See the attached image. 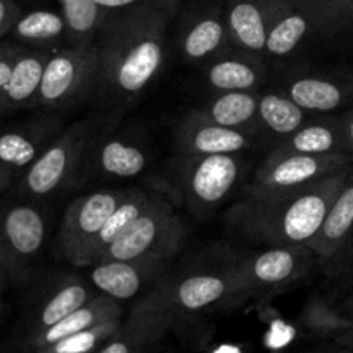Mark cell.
Returning a JSON list of instances; mask_svg holds the SVG:
<instances>
[{"label":"cell","instance_id":"obj_1","mask_svg":"<svg viewBox=\"0 0 353 353\" xmlns=\"http://www.w3.org/2000/svg\"><path fill=\"white\" fill-rule=\"evenodd\" d=\"M350 168L298 191L243 196L227 212V227L236 236L260 246L308 248L341 191Z\"/></svg>","mask_w":353,"mask_h":353},{"label":"cell","instance_id":"obj_2","mask_svg":"<svg viewBox=\"0 0 353 353\" xmlns=\"http://www.w3.org/2000/svg\"><path fill=\"white\" fill-rule=\"evenodd\" d=\"M170 16L127 14L108 18L97 40L99 88L106 104L121 108L149 88L165 63V33Z\"/></svg>","mask_w":353,"mask_h":353},{"label":"cell","instance_id":"obj_3","mask_svg":"<svg viewBox=\"0 0 353 353\" xmlns=\"http://www.w3.org/2000/svg\"><path fill=\"white\" fill-rule=\"evenodd\" d=\"M234 261L236 254L230 251L196 258L179 272L166 274L139 303L168 315L173 322L181 315L201 314L220 303H230Z\"/></svg>","mask_w":353,"mask_h":353},{"label":"cell","instance_id":"obj_4","mask_svg":"<svg viewBox=\"0 0 353 353\" xmlns=\"http://www.w3.org/2000/svg\"><path fill=\"white\" fill-rule=\"evenodd\" d=\"M113 123L111 117H90L64 128L63 134L16 179L9 196L26 201H43L68 188H74L81 165L104 127Z\"/></svg>","mask_w":353,"mask_h":353},{"label":"cell","instance_id":"obj_5","mask_svg":"<svg viewBox=\"0 0 353 353\" xmlns=\"http://www.w3.org/2000/svg\"><path fill=\"white\" fill-rule=\"evenodd\" d=\"M246 173L239 154L176 156L166 172V189L199 219L219 210Z\"/></svg>","mask_w":353,"mask_h":353},{"label":"cell","instance_id":"obj_6","mask_svg":"<svg viewBox=\"0 0 353 353\" xmlns=\"http://www.w3.org/2000/svg\"><path fill=\"white\" fill-rule=\"evenodd\" d=\"M47 215L35 201L0 199V265L12 288H28L39 274L47 243Z\"/></svg>","mask_w":353,"mask_h":353},{"label":"cell","instance_id":"obj_7","mask_svg":"<svg viewBox=\"0 0 353 353\" xmlns=\"http://www.w3.org/2000/svg\"><path fill=\"white\" fill-rule=\"evenodd\" d=\"M315 263L307 246H265L253 253L236 254L230 303L274 296L307 276Z\"/></svg>","mask_w":353,"mask_h":353},{"label":"cell","instance_id":"obj_8","mask_svg":"<svg viewBox=\"0 0 353 353\" xmlns=\"http://www.w3.org/2000/svg\"><path fill=\"white\" fill-rule=\"evenodd\" d=\"M99 70L96 46H64L52 50L43 68L37 108L57 113L97 96Z\"/></svg>","mask_w":353,"mask_h":353},{"label":"cell","instance_id":"obj_9","mask_svg":"<svg viewBox=\"0 0 353 353\" xmlns=\"http://www.w3.org/2000/svg\"><path fill=\"white\" fill-rule=\"evenodd\" d=\"M185 223L176 215L168 199L152 194L148 208L111 244L99 261L163 260L170 261L182 248ZM97 261V263H99Z\"/></svg>","mask_w":353,"mask_h":353},{"label":"cell","instance_id":"obj_10","mask_svg":"<svg viewBox=\"0 0 353 353\" xmlns=\"http://www.w3.org/2000/svg\"><path fill=\"white\" fill-rule=\"evenodd\" d=\"M352 154H279L269 152L254 172L244 196H274L308 188L350 168Z\"/></svg>","mask_w":353,"mask_h":353},{"label":"cell","instance_id":"obj_11","mask_svg":"<svg viewBox=\"0 0 353 353\" xmlns=\"http://www.w3.org/2000/svg\"><path fill=\"white\" fill-rule=\"evenodd\" d=\"M30 288L23 310L26 339L63 321L99 293L81 277L70 274H56L39 283L33 281Z\"/></svg>","mask_w":353,"mask_h":353},{"label":"cell","instance_id":"obj_12","mask_svg":"<svg viewBox=\"0 0 353 353\" xmlns=\"http://www.w3.org/2000/svg\"><path fill=\"white\" fill-rule=\"evenodd\" d=\"M127 191L128 189H103L74 199L68 206L52 243L54 256L71 263L78 251L99 232Z\"/></svg>","mask_w":353,"mask_h":353},{"label":"cell","instance_id":"obj_13","mask_svg":"<svg viewBox=\"0 0 353 353\" xmlns=\"http://www.w3.org/2000/svg\"><path fill=\"white\" fill-rule=\"evenodd\" d=\"M301 110L315 114H331L353 106V68L336 70H294L281 83Z\"/></svg>","mask_w":353,"mask_h":353},{"label":"cell","instance_id":"obj_14","mask_svg":"<svg viewBox=\"0 0 353 353\" xmlns=\"http://www.w3.org/2000/svg\"><path fill=\"white\" fill-rule=\"evenodd\" d=\"M110 127H104L88 148L77 185L92 179H132L148 168L144 144L128 135H113Z\"/></svg>","mask_w":353,"mask_h":353},{"label":"cell","instance_id":"obj_15","mask_svg":"<svg viewBox=\"0 0 353 353\" xmlns=\"http://www.w3.org/2000/svg\"><path fill=\"white\" fill-rule=\"evenodd\" d=\"M308 248L315 261L327 272L345 269L353 261V165L321 230Z\"/></svg>","mask_w":353,"mask_h":353},{"label":"cell","instance_id":"obj_16","mask_svg":"<svg viewBox=\"0 0 353 353\" xmlns=\"http://www.w3.org/2000/svg\"><path fill=\"white\" fill-rule=\"evenodd\" d=\"M168 274V261L163 260H117L92 265L90 283L99 293L117 301H127L158 286Z\"/></svg>","mask_w":353,"mask_h":353},{"label":"cell","instance_id":"obj_17","mask_svg":"<svg viewBox=\"0 0 353 353\" xmlns=\"http://www.w3.org/2000/svg\"><path fill=\"white\" fill-rule=\"evenodd\" d=\"M63 121L56 113L42 111L37 117L0 130V163L16 173L25 172L61 134Z\"/></svg>","mask_w":353,"mask_h":353},{"label":"cell","instance_id":"obj_18","mask_svg":"<svg viewBox=\"0 0 353 353\" xmlns=\"http://www.w3.org/2000/svg\"><path fill=\"white\" fill-rule=\"evenodd\" d=\"M176 156H212L239 154L251 149L256 139L244 132L220 127L206 118L199 117L194 110L188 111L175 128Z\"/></svg>","mask_w":353,"mask_h":353},{"label":"cell","instance_id":"obj_19","mask_svg":"<svg viewBox=\"0 0 353 353\" xmlns=\"http://www.w3.org/2000/svg\"><path fill=\"white\" fill-rule=\"evenodd\" d=\"M308 37L317 39V14L307 0H270L265 56H293Z\"/></svg>","mask_w":353,"mask_h":353},{"label":"cell","instance_id":"obj_20","mask_svg":"<svg viewBox=\"0 0 353 353\" xmlns=\"http://www.w3.org/2000/svg\"><path fill=\"white\" fill-rule=\"evenodd\" d=\"M50 52L23 47L8 83L0 88V120L37 108L40 81Z\"/></svg>","mask_w":353,"mask_h":353},{"label":"cell","instance_id":"obj_21","mask_svg":"<svg viewBox=\"0 0 353 353\" xmlns=\"http://www.w3.org/2000/svg\"><path fill=\"white\" fill-rule=\"evenodd\" d=\"M206 85L215 94L253 92L265 78L263 59L239 49H225L205 64Z\"/></svg>","mask_w":353,"mask_h":353},{"label":"cell","instance_id":"obj_22","mask_svg":"<svg viewBox=\"0 0 353 353\" xmlns=\"http://www.w3.org/2000/svg\"><path fill=\"white\" fill-rule=\"evenodd\" d=\"M270 0H225L223 18L230 47L263 59Z\"/></svg>","mask_w":353,"mask_h":353},{"label":"cell","instance_id":"obj_23","mask_svg":"<svg viewBox=\"0 0 353 353\" xmlns=\"http://www.w3.org/2000/svg\"><path fill=\"white\" fill-rule=\"evenodd\" d=\"M151 199L152 194L142 191V189H128L125 198L114 208V212L108 216L99 232L78 251V254L70 265H73V267H92V265H96L104 254V251L111 244L117 243L127 232L128 227L141 216V213L148 208Z\"/></svg>","mask_w":353,"mask_h":353},{"label":"cell","instance_id":"obj_24","mask_svg":"<svg viewBox=\"0 0 353 353\" xmlns=\"http://www.w3.org/2000/svg\"><path fill=\"white\" fill-rule=\"evenodd\" d=\"M270 152L279 154H346L341 114L308 118L294 134L281 141Z\"/></svg>","mask_w":353,"mask_h":353},{"label":"cell","instance_id":"obj_25","mask_svg":"<svg viewBox=\"0 0 353 353\" xmlns=\"http://www.w3.org/2000/svg\"><path fill=\"white\" fill-rule=\"evenodd\" d=\"M121 315H123V308H121L120 301L113 300V298L106 296L103 293H97L83 307L71 312L68 317H64L57 324L50 325L46 331L26 339V343L33 350L46 348V346L52 345V343L61 341V339L68 338L71 334H77L80 331H85V329L96 327V325L106 324V322L111 321H120Z\"/></svg>","mask_w":353,"mask_h":353},{"label":"cell","instance_id":"obj_26","mask_svg":"<svg viewBox=\"0 0 353 353\" xmlns=\"http://www.w3.org/2000/svg\"><path fill=\"white\" fill-rule=\"evenodd\" d=\"M172 324L168 315L137 303L130 317L118 325L97 353H141L144 346L154 343Z\"/></svg>","mask_w":353,"mask_h":353},{"label":"cell","instance_id":"obj_27","mask_svg":"<svg viewBox=\"0 0 353 353\" xmlns=\"http://www.w3.org/2000/svg\"><path fill=\"white\" fill-rule=\"evenodd\" d=\"M229 47L225 18L220 8L199 14L181 37L182 57L192 64H206Z\"/></svg>","mask_w":353,"mask_h":353},{"label":"cell","instance_id":"obj_28","mask_svg":"<svg viewBox=\"0 0 353 353\" xmlns=\"http://www.w3.org/2000/svg\"><path fill=\"white\" fill-rule=\"evenodd\" d=\"M308 114L281 88L258 96V130L272 148L294 134L308 120Z\"/></svg>","mask_w":353,"mask_h":353},{"label":"cell","instance_id":"obj_29","mask_svg":"<svg viewBox=\"0 0 353 353\" xmlns=\"http://www.w3.org/2000/svg\"><path fill=\"white\" fill-rule=\"evenodd\" d=\"M258 96L260 92H223L216 94L210 103L194 108L199 117L220 125L260 137L258 130Z\"/></svg>","mask_w":353,"mask_h":353},{"label":"cell","instance_id":"obj_30","mask_svg":"<svg viewBox=\"0 0 353 353\" xmlns=\"http://www.w3.org/2000/svg\"><path fill=\"white\" fill-rule=\"evenodd\" d=\"M9 37L12 39L11 42L18 46L42 50H56L54 47L64 39L68 42L63 16L59 12L46 11V9L19 16Z\"/></svg>","mask_w":353,"mask_h":353},{"label":"cell","instance_id":"obj_31","mask_svg":"<svg viewBox=\"0 0 353 353\" xmlns=\"http://www.w3.org/2000/svg\"><path fill=\"white\" fill-rule=\"evenodd\" d=\"M68 33V46H96L106 26L108 14L94 0H59Z\"/></svg>","mask_w":353,"mask_h":353},{"label":"cell","instance_id":"obj_32","mask_svg":"<svg viewBox=\"0 0 353 353\" xmlns=\"http://www.w3.org/2000/svg\"><path fill=\"white\" fill-rule=\"evenodd\" d=\"M317 14V39L353 50V0H307Z\"/></svg>","mask_w":353,"mask_h":353},{"label":"cell","instance_id":"obj_33","mask_svg":"<svg viewBox=\"0 0 353 353\" xmlns=\"http://www.w3.org/2000/svg\"><path fill=\"white\" fill-rule=\"evenodd\" d=\"M300 322L307 331L321 336H332V338L353 327L352 317L336 310L325 298L319 296V294L308 298L307 305L301 312Z\"/></svg>","mask_w":353,"mask_h":353},{"label":"cell","instance_id":"obj_34","mask_svg":"<svg viewBox=\"0 0 353 353\" xmlns=\"http://www.w3.org/2000/svg\"><path fill=\"white\" fill-rule=\"evenodd\" d=\"M120 324L121 319L96 325V327L85 329V331L68 336L61 341L52 343L46 348L35 350V353H92L94 350H99L111 338V334L117 331Z\"/></svg>","mask_w":353,"mask_h":353},{"label":"cell","instance_id":"obj_35","mask_svg":"<svg viewBox=\"0 0 353 353\" xmlns=\"http://www.w3.org/2000/svg\"><path fill=\"white\" fill-rule=\"evenodd\" d=\"M108 18L127 14H165L173 18L182 0H94Z\"/></svg>","mask_w":353,"mask_h":353},{"label":"cell","instance_id":"obj_36","mask_svg":"<svg viewBox=\"0 0 353 353\" xmlns=\"http://www.w3.org/2000/svg\"><path fill=\"white\" fill-rule=\"evenodd\" d=\"M21 49L23 46H18L14 42H4V40L0 42V88L8 83Z\"/></svg>","mask_w":353,"mask_h":353},{"label":"cell","instance_id":"obj_37","mask_svg":"<svg viewBox=\"0 0 353 353\" xmlns=\"http://www.w3.org/2000/svg\"><path fill=\"white\" fill-rule=\"evenodd\" d=\"M21 14V8L14 0H0V42L11 33L12 26Z\"/></svg>","mask_w":353,"mask_h":353},{"label":"cell","instance_id":"obj_38","mask_svg":"<svg viewBox=\"0 0 353 353\" xmlns=\"http://www.w3.org/2000/svg\"><path fill=\"white\" fill-rule=\"evenodd\" d=\"M16 179H18V173L11 166L0 163V199L12 191Z\"/></svg>","mask_w":353,"mask_h":353},{"label":"cell","instance_id":"obj_39","mask_svg":"<svg viewBox=\"0 0 353 353\" xmlns=\"http://www.w3.org/2000/svg\"><path fill=\"white\" fill-rule=\"evenodd\" d=\"M343 137H345V152L353 156V108L341 114Z\"/></svg>","mask_w":353,"mask_h":353},{"label":"cell","instance_id":"obj_40","mask_svg":"<svg viewBox=\"0 0 353 353\" xmlns=\"http://www.w3.org/2000/svg\"><path fill=\"white\" fill-rule=\"evenodd\" d=\"M9 288H12V281L11 277L8 276V272L4 270V267L0 265V301H2V296H4V293Z\"/></svg>","mask_w":353,"mask_h":353},{"label":"cell","instance_id":"obj_41","mask_svg":"<svg viewBox=\"0 0 353 353\" xmlns=\"http://www.w3.org/2000/svg\"><path fill=\"white\" fill-rule=\"evenodd\" d=\"M334 339L338 343H341V345H346V346H350V348H353V327L348 329V331L341 332L339 336H336Z\"/></svg>","mask_w":353,"mask_h":353},{"label":"cell","instance_id":"obj_42","mask_svg":"<svg viewBox=\"0 0 353 353\" xmlns=\"http://www.w3.org/2000/svg\"><path fill=\"white\" fill-rule=\"evenodd\" d=\"M350 308H352V314H350L348 317H352V319H353V296H352V301H350Z\"/></svg>","mask_w":353,"mask_h":353},{"label":"cell","instance_id":"obj_43","mask_svg":"<svg viewBox=\"0 0 353 353\" xmlns=\"http://www.w3.org/2000/svg\"><path fill=\"white\" fill-rule=\"evenodd\" d=\"M2 310H4V303L0 301V317H2Z\"/></svg>","mask_w":353,"mask_h":353}]
</instances>
